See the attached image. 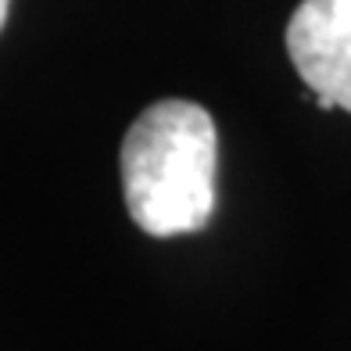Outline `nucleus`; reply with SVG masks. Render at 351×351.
I'll use <instances>...</instances> for the list:
<instances>
[{
    "label": "nucleus",
    "instance_id": "nucleus-3",
    "mask_svg": "<svg viewBox=\"0 0 351 351\" xmlns=\"http://www.w3.org/2000/svg\"><path fill=\"white\" fill-rule=\"evenodd\" d=\"M8 8H11V0H0V29H4V22H8Z\"/></svg>",
    "mask_w": 351,
    "mask_h": 351
},
{
    "label": "nucleus",
    "instance_id": "nucleus-2",
    "mask_svg": "<svg viewBox=\"0 0 351 351\" xmlns=\"http://www.w3.org/2000/svg\"><path fill=\"white\" fill-rule=\"evenodd\" d=\"M287 54L319 108L351 111V0H301L287 22Z\"/></svg>",
    "mask_w": 351,
    "mask_h": 351
},
{
    "label": "nucleus",
    "instance_id": "nucleus-1",
    "mask_svg": "<svg viewBox=\"0 0 351 351\" xmlns=\"http://www.w3.org/2000/svg\"><path fill=\"white\" fill-rule=\"evenodd\" d=\"M219 133L194 101H158L122 140V190L133 222L151 237L208 226L215 212Z\"/></svg>",
    "mask_w": 351,
    "mask_h": 351
}]
</instances>
